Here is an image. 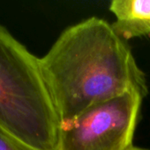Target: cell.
Returning a JSON list of instances; mask_svg holds the SVG:
<instances>
[{"label":"cell","mask_w":150,"mask_h":150,"mask_svg":"<svg viewBox=\"0 0 150 150\" xmlns=\"http://www.w3.org/2000/svg\"><path fill=\"white\" fill-rule=\"evenodd\" d=\"M0 126L36 149H57L59 120L40 58L1 24Z\"/></svg>","instance_id":"obj_2"},{"label":"cell","mask_w":150,"mask_h":150,"mask_svg":"<svg viewBox=\"0 0 150 150\" xmlns=\"http://www.w3.org/2000/svg\"><path fill=\"white\" fill-rule=\"evenodd\" d=\"M130 150H149V149H139V148H136V147H133Z\"/></svg>","instance_id":"obj_6"},{"label":"cell","mask_w":150,"mask_h":150,"mask_svg":"<svg viewBox=\"0 0 150 150\" xmlns=\"http://www.w3.org/2000/svg\"><path fill=\"white\" fill-rule=\"evenodd\" d=\"M0 150H38L25 143L0 126Z\"/></svg>","instance_id":"obj_5"},{"label":"cell","mask_w":150,"mask_h":150,"mask_svg":"<svg viewBox=\"0 0 150 150\" xmlns=\"http://www.w3.org/2000/svg\"><path fill=\"white\" fill-rule=\"evenodd\" d=\"M109 9L115 16L111 25L124 40L150 38V0H113Z\"/></svg>","instance_id":"obj_4"},{"label":"cell","mask_w":150,"mask_h":150,"mask_svg":"<svg viewBox=\"0 0 150 150\" xmlns=\"http://www.w3.org/2000/svg\"><path fill=\"white\" fill-rule=\"evenodd\" d=\"M59 124L123 95H148L147 79L125 40L103 18L91 17L65 29L40 58Z\"/></svg>","instance_id":"obj_1"},{"label":"cell","mask_w":150,"mask_h":150,"mask_svg":"<svg viewBox=\"0 0 150 150\" xmlns=\"http://www.w3.org/2000/svg\"><path fill=\"white\" fill-rule=\"evenodd\" d=\"M143 98L127 92L59 124L56 150H130Z\"/></svg>","instance_id":"obj_3"}]
</instances>
